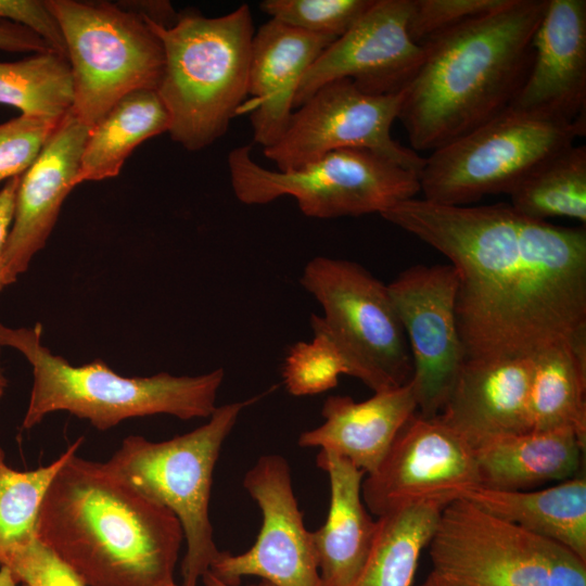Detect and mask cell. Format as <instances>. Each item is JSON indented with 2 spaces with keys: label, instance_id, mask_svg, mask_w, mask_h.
<instances>
[{
  "label": "cell",
  "instance_id": "4316f807",
  "mask_svg": "<svg viewBox=\"0 0 586 586\" xmlns=\"http://www.w3.org/2000/svg\"><path fill=\"white\" fill-rule=\"evenodd\" d=\"M448 502L424 500L379 517L368 559L349 586H412L420 556Z\"/></svg>",
  "mask_w": 586,
  "mask_h": 586
},
{
  "label": "cell",
  "instance_id": "d6986e66",
  "mask_svg": "<svg viewBox=\"0 0 586 586\" xmlns=\"http://www.w3.org/2000/svg\"><path fill=\"white\" fill-rule=\"evenodd\" d=\"M532 372L533 356L464 359L438 416L472 447L531 431Z\"/></svg>",
  "mask_w": 586,
  "mask_h": 586
},
{
  "label": "cell",
  "instance_id": "7bdbcfd3",
  "mask_svg": "<svg viewBox=\"0 0 586 586\" xmlns=\"http://www.w3.org/2000/svg\"><path fill=\"white\" fill-rule=\"evenodd\" d=\"M417 586H454L453 584L445 581L434 571H431L428 576L419 583Z\"/></svg>",
  "mask_w": 586,
  "mask_h": 586
},
{
  "label": "cell",
  "instance_id": "603a6c76",
  "mask_svg": "<svg viewBox=\"0 0 586 586\" xmlns=\"http://www.w3.org/2000/svg\"><path fill=\"white\" fill-rule=\"evenodd\" d=\"M586 445L566 431L502 434L473 447L480 486L528 491L578 474Z\"/></svg>",
  "mask_w": 586,
  "mask_h": 586
},
{
  "label": "cell",
  "instance_id": "f6af8a7d",
  "mask_svg": "<svg viewBox=\"0 0 586 586\" xmlns=\"http://www.w3.org/2000/svg\"><path fill=\"white\" fill-rule=\"evenodd\" d=\"M169 586H178V585H177L176 583H173V584H171V585H169Z\"/></svg>",
  "mask_w": 586,
  "mask_h": 586
},
{
  "label": "cell",
  "instance_id": "b9f144b4",
  "mask_svg": "<svg viewBox=\"0 0 586 586\" xmlns=\"http://www.w3.org/2000/svg\"><path fill=\"white\" fill-rule=\"evenodd\" d=\"M0 586H27V585L20 583L8 566L0 565Z\"/></svg>",
  "mask_w": 586,
  "mask_h": 586
},
{
  "label": "cell",
  "instance_id": "836d02e7",
  "mask_svg": "<svg viewBox=\"0 0 586 586\" xmlns=\"http://www.w3.org/2000/svg\"><path fill=\"white\" fill-rule=\"evenodd\" d=\"M507 0H411L408 33L419 46L467 21L489 13Z\"/></svg>",
  "mask_w": 586,
  "mask_h": 586
},
{
  "label": "cell",
  "instance_id": "ba28073f",
  "mask_svg": "<svg viewBox=\"0 0 586 586\" xmlns=\"http://www.w3.org/2000/svg\"><path fill=\"white\" fill-rule=\"evenodd\" d=\"M300 282L323 311L311 315L310 327L331 339L348 375L373 392L412 379L410 348L387 284L358 263L327 256L311 258Z\"/></svg>",
  "mask_w": 586,
  "mask_h": 586
},
{
  "label": "cell",
  "instance_id": "484cf974",
  "mask_svg": "<svg viewBox=\"0 0 586 586\" xmlns=\"http://www.w3.org/2000/svg\"><path fill=\"white\" fill-rule=\"evenodd\" d=\"M169 125V114L156 90L125 95L89 130L76 184L118 176L132 151L145 140L168 132Z\"/></svg>",
  "mask_w": 586,
  "mask_h": 586
},
{
  "label": "cell",
  "instance_id": "52a82bcc",
  "mask_svg": "<svg viewBox=\"0 0 586 586\" xmlns=\"http://www.w3.org/2000/svg\"><path fill=\"white\" fill-rule=\"evenodd\" d=\"M65 40L73 114L90 130L125 95L157 90L161 41L142 17L122 4L46 0Z\"/></svg>",
  "mask_w": 586,
  "mask_h": 586
},
{
  "label": "cell",
  "instance_id": "277c9868",
  "mask_svg": "<svg viewBox=\"0 0 586 586\" xmlns=\"http://www.w3.org/2000/svg\"><path fill=\"white\" fill-rule=\"evenodd\" d=\"M0 346L22 354L33 369V386L22 429L55 411H66L106 431L130 418L170 415L182 420L209 418L225 378L222 368L200 375L123 377L102 359L73 366L42 343V326L0 323Z\"/></svg>",
  "mask_w": 586,
  "mask_h": 586
},
{
  "label": "cell",
  "instance_id": "ab89813d",
  "mask_svg": "<svg viewBox=\"0 0 586 586\" xmlns=\"http://www.w3.org/2000/svg\"><path fill=\"white\" fill-rule=\"evenodd\" d=\"M122 5L165 27L174 25L179 16V13L175 11L168 1L125 2Z\"/></svg>",
  "mask_w": 586,
  "mask_h": 586
},
{
  "label": "cell",
  "instance_id": "4dcf8cb0",
  "mask_svg": "<svg viewBox=\"0 0 586 586\" xmlns=\"http://www.w3.org/2000/svg\"><path fill=\"white\" fill-rule=\"evenodd\" d=\"M313 340L297 342L289 349L282 367L286 391L294 396L323 393L335 387L348 368L331 339L311 327Z\"/></svg>",
  "mask_w": 586,
  "mask_h": 586
},
{
  "label": "cell",
  "instance_id": "ffe728a7",
  "mask_svg": "<svg viewBox=\"0 0 586 586\" xmlns=\"http://www.w3.org/2000/svg\"><path fill=\"white\" fill-rule=\"evenodd\" d=\"M335 38L270 20L254 34L247 95L255 143L269 148L285 131L298 86L314 62Z\"/></svg>",
  "mask_w": 586,
  "mask_h": 586
},
{
  "label": "cell",
  "instance_id": "f1b7e54d",
  "mask_svg": "<svg viewBox=\"0 0 586 586\" xmlns=\"http://www.w3.org/2000/svg\"><path fill=\"white\" fill-rule=\"evenodd\" d=\"M0 104L21 114L63 117L73 105L67 59L52 51L16 62H0Z\"/></svg>",
  "mask_w": 586,
  "mask_h": 586
},
{
  "label": "cell",
  "instance_id": "30bf717a",
  "mask_svg": "<svg viewBox=\"0 0 586 586\" xmlns=\"http://www.w3.org/2000/svg\"><path fill=\"white\" fill-rule=\"evenodd\" d=\"M585 132L586 117L569 122L509 106L432 151L420 174V192L425 201L451 206L508 194L537 165Z\"/></svg>",
  "mask_w": 586,
  "mask_h": 586
},
{
  "label": "cell",
  "instance_id": "7a4b0ae2",
  "mask_svg": "<svg viewBox=\"0 0 586 586\" xmlns=\"http://www.w3.org/2000/svg\"><path fill=\"white\" fill-rule=\"evenodd\" d=\"M183 537L170 510L77 453L51 481L37 522V538L87 586L171 585Z\"/></svg>",
  "mask_w": 586,
  "mask_h": 586
},
{
  "label": "cell",
  "instance_id": "9a60e30c",
  "mask_svg": "<svg viewBox=\"0 0 586 586\" xmlns=\"http://www.w3.org/2000/svg\"><path fill=\"white\" fill-rule=\"evenodd\" d=\"M243 486L263 513L256 542L240 555L220 551L208 571L229 586H239L243 576L276 586H323L286 459L262 456L244 475Z\"/></svg>",
  "mask_w": 586,
  "mask_h": 586
},
{
  "label": "cell",
  "instance_id": "44dd1931",
  "mask_svg": "<svg viewBox=\"0 0 586 586\" xmlns=\"http://www.w3.org/2000/svg\"><path fill=\"white\" fill-rule=\"evenodd\" d=\"M418 411L411 380L355 402L331 395L321 409V425L301 433L298 445L319 447L349 460L366 474L381 463L405 423Z\"/></svg>",
  "mask_w": 586,
  "mask_h": 586
},
{
  "label": "cell",
  "instance_id": "1f68e13d",
  "mask_svg": "<svg viewBox=\"0 0 586 586\" xmlns=\"http://www.w3.org/2000/svg\"><path fill=\"white\" fill-rule=\"evenodd\" d=\"M374 0H265L260 10L275 20L308 33L340 38Z\"/></svg>",
  "mask_w": 586,
  "mask_h": 586
},
{
  "label": "cell",
  "instance_id": "5b68a950",
  "mask_svg": "<svg viewBox=\"0 0 586 586\" xmlns=\"http://www.w3.org/2000/svg\"><path fill=\"white\" fill-rule=\"evenodd\" d=\"M141 17L164 52L156 92L169 114L170 138L200 151L226 133L247 95L255 34L250 7L218 17L186 11L169 27Z\"/></svg>",
  "mask_w": 586,
  "mask_h": 586
},
{
  "label": "cell",
  "instance_id": "f546056e",
  "mask_svg": "<svg viewBox=\"0 0 586 586\" xmlns=\"http://www.w3.org/2000/svg\"><path fill=\"white\" fill-rule=\"evenodd\" d=\"M82 442L84 437H79L51 463L29 471L9 467L0 448V565L37 537L39 511L47 489Z\"/></svg>",
  "mask_w": 586,
  "mask_h": 586
},
{
  "label": "cell",
  "instance_id": "d590c367",
  "mask_svg": "<svg viewBox=\"0 0 586 586\" xmlns=\"http://www.w3.org/2000/svg\"><path fill=\"white\" fill-rule=\"evenodd\" d=\"M0 22H10L31 30L47 43L52 52L66 58L61 26L46 1L0 0Z\"/></svg>",
  "mask_w": 586,
  "mask_h": 586
},
{
  "label": "cell",
  "instance_id": "8992f818",
  "mask_svg": "<svg viewBox=\"0 0 586 586\" xmlns=\"http://www.w3.org/2000/svg\"><path fill=\"white\" fill-rule=\"evenodd\" d=\"M251 402L218 406L205 424L167 441L130 435L102 462L110 473L179 520L187 542L181 586H198L220 552L208 515L213 473L225 440Z\"/></svg>",
  "mask_w": 586,
  "mask_h": 586
},
{
  "label": "cell",
  "instance_id": "60d3db41",
  "mask_svg": "<svg viewBox=\"0 0 586 586\" xmlns=\"http://www.w3.org/2000/svg\"><path fill=\"white\" fill-rule=\"evenodd\" d=\"M203 584L205 586H229L222 582H220L217 577H215L209 571L205 572L203 574V576L201 577ZM250 586H276L273 585L272 583L266 581V579H262L259 583L257 584H252Z\"/></svg>",
  "mask_w": 586,
  "mask_h": 586
},
{
  "label": "cell",
  "instance_id": "d6a6232c",
  "mask_svg": "<svg viewBox=\"0 0 586 586\" xmlns=\"http://www.w3.org/2000/svg\"><path fill=\"white\" fill-rule=\"evenodd\" d=\"M61 119L21 114L0 124V182L22 176L34 164Z\"/></svg>",
  "mask_w": 586,
  "mask_h": 586
},
{
  "label": "cell",
  "instance_id": "f35d334b",
  "mask_svg": "<svg viewBox=\"0 0 586 586\" xmlns=\"http://www.w3.org/2000/svg\"><path fill=\"white\" fill-rule=\"evenodd\" d=\"M20 178L21 176L9 179L0 190V293L8 286L3 256L13 221Z\"/></svg>",
  "mask_w": 586,
  "mask_h": 586
},
{
  "label": "cell",
  "instance_id": "cb8c5ba5",
  "mask_svg": "<svg viewBox=\"0 0 586 586\" xmlns=\"http://www.w3.org/2000/svg\"><path fill=\"white\" fill-rule=\"evenodd\" d=\"M463 498L523 530L558 542L586 560V477L577 474L540 489H462Z\"/></svg>",
  "mask_w": 586,
  "mask_h": 586
},
{
  "label": "cell",
  "instance_id": "e0dca14e",
  "mask_svg": "<svg viewBox=\"0 0 586 586\" xmlns=\"http://www.w3.org/2000/svg\"><path fill=\"white\" fill-rule=\"evenodd\" d=\"M89 129L69 110L34 164L21 176L4 250L8 286L47 244L76 178Z\"/></svg>",
  "mask_w": 586,
  "mask_h": 586
},
{
  "label": "cell",
  "instance_id": "bcb514c9",
  "mask_svg": "<svg viewBox=\"0 0 586 586\" xmlns=\"http://www.w3.org/2000/svg\"><path fill=\"white\" fill-rule=\"evenodd\" d=\"M0 371H3V369H2V367H1V365H0Z\"/></svg>",
  "mask_w": 586,
  "mask_h": 586
},
{
  "label": "cell",
  "instance_id": "5bb4252c",
  "mask_svg": "<svg viewBox=\"0 0 586 586\" xmlns=\"http://www.w3.org/2000/svg\"><path fill=\"white\" fill-rule=\"evenodd\" d=\"M480 485L473 447L441 417L416 412L400 429L379 467L367 474L361 496L378 518L424 500L450 501Z\"/></svg>",
  "mask_w": 586,
  "mask_h": 586
},
{
  "label": "cell",
  "instance_id": "74e56055",
  "mask_svg": "<svg viewBox=\"0 0 586 586\" xmlns=\"http://www.w3.org/2000/svg\"><path fill=\"white\" fill-rule=\"evenodd\" d=\"M0 50L35 54L51 51L35 33L10 22H0Z\"/></svg>",
  "mask_w": 586,
  "mask_h": 586
},
{
  "label": "cell",
  "instance_id": "6da1fadb",
  "mask_svg": "<svg viewBox=\"0 0 586 586\" xmlns=\"http://www.w3.org/2000/svg\"><path fill=\"white\" fill-rule=\"evenodd\" d=\"M456 269L464 359L534 356L586 336V230L526 217L509 203L400 202L380 214Z\"/></svg>",
  "mask_w": 586,
  "mask_h": 586
},
{
  "label": "cell",
  "instance_id": "83f0119b",
  "mask_svg": "<svg viewBox=\"0 0 586 586\" xmlns=\"http://www.w3.org/2000/svg\"><path fill=\"white\" fill-rule=\"evenodd\" d=\"M508 195L509 204L526 217H566L585 225L586 146L572 144L546 158Z\"/></svg>",
  "mask_w": 586,
  "mask_h": 586
},
{
  "label": "cell",
  "instance_id": "8d00e7d4",
  "mask_svg": "<svg viewBox=\"0 0 586 586\" xmlns=\"http://www.w3.org/2000/svg\"><path fill=\"white\" fill-rule=\"evenodd\" d=\"M548 586H586V560L564 545L544 537Z\"/></svg>",
  "mask_w": 586,
  "mask_h": 586
},
{
  "label": "cell",
  "instance_id": "4fadbf2b",
  "mask_svg": "<svg viewBox=\"0 0 586 586\" xmlns=\"http://www.w3.org/2000/svg\"><path fill=\"white\" fill-rule=\"evenodd\" d=\"M458 286L450 264L413 265L387 289L405 330L413 364L418 413H441L464 361L455 304Z\"/></svg>",
  "mask_w": 586,
  "mask_h": 586
},
{
  "label": "cell",
  "instance_id": "3957f363",
  "mask_svg": "<svg viewBox=\"0 0 586 586\" xmlns=\"http://www.w3.org/2000/svg\"><path fill=\"white\" fill-rule=\"evenodd\" d=\"M546 5L507 0L421 44L422 62L403 90L397 118L413 151H434L511 105L528 74Z\"/></svg>",
  "mask_w": 586,
  "mask_h": 586
},
{
  "label": "cell",
  "instance_id": "8fae6325",
  "mask_svg": "<svg viewBox=\"0 0 586 586\" xmlns=\"http://www.w3.org/2000/svg\"><path fill=\"white\" fill-rule=\"evenodd\" d=\"M402 98L403 91L374 95L362 92L348 79L330 81L294 110L283 135L263 149L264 155L278 170L285 171L335 150L360 149L420 176L425 158L398 143L391 133Z\"/></svg>",
  "mask_w": 586,
  "mask_h": 586
},
{
  "label": "cell",
  "instance_id": "7c38bea8",
  "mask_svg": "<svg viewBox=\"0 0 586 586\" xmlns=\"http://www.w3.org/2000/svg\"><path fill=\"white\" fill-rule=\"evenodd\" d=\"M428 547L432 571L454 586H548L544 537L463 498L443 508Z\"/></svg>",
  "mask_w": 586,
  "mask_h": 586
},
{
  "label": "cell",
  "instance_id": "ee69618b",
  "mask_svg": "<svg viewBox=\"0 0 586 586\" xmlns=\"http://www.w3.org/2000/svg\"><path fill=\"white\" fill-rule=\"evenodd\" d=\"M7 386H8V380L4 377L3 371H0V400L4 395Z\"/></svg>",
  "mask_w": 586,
  "mask_h": 586
},
{
  "label": "cell",
  "instance_id": "d4e9b609",
  "mask_svg": "<svg viewBox=\"0 0 586 586\" xmlns=\"http://www.w3.org/2000/svg\"><path fill=\"white\" fill-rule=\"evenodd\" d=\"M530 412L533 431L571 432L586 445V336L533 356Z\"/></svg>",
  "mask_w": 586,
  "mask_h": 586
},
{
  "label": "cell",
  "instance_id": "e575fe53",
  "mask_svg": "<svg viewBox=\"0 0 586 586\" xmlns=\"http://www.w3.org/2000/svg\"><path fill=\"white\" fill-rule=\"evenodd\" d=\"M1 565L8 566L27 586H87L37 537L15 550Z\"/></svg>",
  "mask_w": 586,
  "mask_h": 586
},
{
  "label": "cell",
  "instance_id": "9c48e42d",
  "mask_svg": "<svg viewBox=\"0 0 586 586\" xmlns=\"http://www.w3.org/2000/svg\"><path fill=\"white\" fill-rule=\"evenodd\" d=\"M227 162L231 187L240 202L263 205L292 196L300 211L311 218L382 214L420 193L417 173L368 150H335L281 171L256 163L252 146L245 144L231 150Z\"/></svg>",
  "mask_w": 586,
  "mask_h": 586
},
{
  "label": "cell",
  "instance_id": "2e32d148",
  "mask_svg": "<svg viewBox=\"0 0 586 586\" xmlns=\"http://www.w3.org/2000/svg\"><path fill=\"white\" fill-rule=\"evenodd\" d=\"M410 9L411 0H374L308 68L296 91L294 110L320 87L339 79H348L369 94L400 93L423 58V47L408 33Z\"/></svg>",
  "mask_w": 586,
  "mask_h": 586
},
{
  "label": "cell",
  "instance_id": "ac0fdd59",
  "mask_svg": "<svg viewBox=\"0 0 586 586\" xmlns=\"http://www.w3.org/2000/svg\"><path fill=\"white\" fill-rule=\"evenodd\" d=\"M528 74L510 107L574 122L586 106V1L547 0Z\"/></svg>",
  "mask_w": 586,
  "mask_h": 586
},
{
  "label": "cell",
  "instance_id": "7402d4cb",
  "mask_svg": "<svg viewBox=\"0 0 586 586\" xmlns=\"http://www.w3.org/2000/svg\"><path fill=\"white\" fill-rule=\"evenodd\" d=\"M318 467L331 489L330 508L311 542L323 586H349L361 572L374 542L378 520L366 508L361 485L365 472L349 460L320 449Z\"/></svg>",
  "mask_w": 586,
  "mask_h": 586
}]
</instances>
